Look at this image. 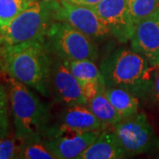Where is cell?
Instances as JSON below:
<instances>
[{
    "instance_id": "6da1fadb",
    "label": "cell",
    "mask_w": 159,
    "mask_h": 159,
    "mask_svg": "<svg viewBox=\"0 0 159 159\" xmlns=\"http://www.w3.org/2000/svg\"><path fill=\"white\" fill-rule=\"evenodd\" d=\"M51 58L45 43L32 42L0 45L2 71L44 97H50L48 77Z\"/></svg>"
},
{
    "instance_id": "7a4b0ae2",
    "label": "cell",
    "mask_w": 159,
    "mask_h": 159,
    "mask_svg": "<svg viewBox=\"0 0 159 159\" xmlns=\"http://www.w3.org/2000/svg\"><path fill=\"white\" fill-rule=\"evenodd\" d=\"M100 70L108 87L121 88L137 97L151 89V71L157 70L134 50L119 48L103 58Z\"/></svg>"
},
{
    "instance_id": "3957f363",
    "label": "cell",
    "mask_w": 159,
    "mask_h": 159,
    "mask_svg": "<svg viewBox=\"0 0 159 159\" xmlns=\"http://www.w3.org/2000/svg\"><path fill=\"white\" fill-rule=\"evenodd\" d=\"M6 81L16 139L23 142L42 138L50 125L49 107L28 86L11 77Z\"/></svg>"
},
{
    "instance_id": "277c9868",
    "label": "cell",
    "mask_w": 159,
    "mask_h": 159,
    "mask_svg": "<svg viewBox=\"0 0 159 159\" xmlns=\"http://www.w3.org/2000/svg\"><path fill=\"white\" fill-rule=\"evenodd\" d=\"M58 0H33L24 11L0 32L1 44L37 42L45 43L55 20Z\"/></svg>"
},
{
    "instance_id": "5b68a950",
    "label": "cell",
    "mask_w": 159,
    "mask_h": 159,
    "mask_svg": "<svg viewBox=\"0 0 159 159\" xmlns=\"http://www.w3.org/2000/svg\"><path fill=\"white\" fill-rule=\"evenodd\" d=\"M49 52L62 60L96 61L98 50L93 39L70 24L56 20L52 24L45 40Z\"/></svg>"
},
{
    "instance_id": "8992f818",
    "label": "cell",
    "mask_w": 159,
    "mask_h": 159,
    "mask_svg": "<svg viewBox=\"0 0 159 159\" xmlns=\"http://www.w3.org/2000/svg\"><path fill=\"white\" fill-rule=\"evenodd\" d=\"M102 130L77 131L59 125H49L43 133V141L56 159L79 157L94 142Z\"/></svg>"
},
{
    "instance_id": "52a82bcc",
    "label": "cell",
    "mask_w": 159,
    "mask_h": 159,
    "mask_svg": "<svg viewBox=\"0 0 159 159\" xmlns=\"http://www.w3.org/2000/svg\"><path fill=\"white\" fill-rule=\"evenodd\" d=\"M114 126V131L126 155L145 153L157 141L153 128L144 113L137 112L122 119Z\"/></svg>"
},
{
    "instance_id": "ba28073f",
    "label": "cell",
    "mask_w": 159,
    "mask_h": 159,
    "mask_svg": "<svg viewBox=\"0 0 159 159\" xmlns=\"http://www.w3.org/2000/svg\"><path fill=\"white\" fill-rule=\"evenodd\" d=\"M55 20L70 24L92 39H103L111 34L107 26L91 7L58 0Z\"/></svg>"
},
{
    "instance_id": "9c48e42d",
    "label": "cell",
    "mask_w": 159,
    "mask_h": 159,
    "mask_svg": "<svg viewBox=\"0 0 159 159\" xmlns=\"http://www.w3.org/2000/svg\"><path fill=\"white\" fill-rule=\"evenodd\" d=\"M51 64L49 77L48 89L50 96L52 94L55 100L64 105H87L81 86L68 68L64 65L62 59L51 54Z\"/></svg>"
},
{
    "instance_id": "30bf717a",
    "label": "cell",
    "mask_w": 159,
    "mask_h": 159,
    "mask_svg": "<svg viewBox=\"0 0 159 159\" xmlns=\"http://www.w3.org/2000/svg\"><path fill=\"white\" fill-rule=\"evenodd\" d=\"M91 8L119 42L130 41L134 25L131 20L126 0H102Z\"/></svg>"
},
{
    "instance_id": "8fae6325",
    "label": "cell",
    "mask_w": 159,
    "mask_h": 159,
    "mask_svg": "<svg viewBox=\"0 0 159 159\" xmlns=\"http://www.w3.org/2000/svg\"><path fill=\"white\" fill-rule=\"evenodd\" d=\"M130 41L132 50L145 57L151 66L159 68V9L135 24Z\"/></svg>"
},
{
    "instance_id": "7c38bea8",
    "label": "cell",
    "mask_w": 159,
    "mask_h": 159,
    "mask_svg": "<svg viewBox=\"0 0 159 159\" xmlns=\"http://www.w3.org/2000/svg\"><path fill=\"white\" fill-rule=\"evenodd\" d=\"M125 156L115 131L103 129L77 159H119Z\"/></svg>"
},
{
    "instance_id": "4fadbf2b",
    "label": "cell",
    "mask_w": 159,
    "mask_h": 159,
    "mask_svg": "<svg viewBox=\"0 0 159 159\" xmlns=\"http://www.w3.org/2000/svg\"><path fill=\"white\" fill-rule=\"evenodd\" d=\"M59 125L82 132L103 130L107 126L87 105H74L65 109L59 116Z\"/></svg>"
},
{
    "instance_id": "5bb4252c",
    "label": "cell",
    "mask_w": 159,
    "mask_h": 159,
    "mask_svg": "<svg viewBox=\"0 0 159 159\" xmlns=\"http://www.w3.org/2000/svg\"><path fill=\"white\" fill-rule=\"evenodd\" d=\"M105 87V82H102L96 96L89 101L87 106L105 125H115L122 118L106 97Z\"/></svg>"
},
{
    "instance_id": "9a60e30c",
    "label": "cell",
    "mask_w": 159,
    "mask_h": 159,
    "mask_svg": "<svg viewBox=\"0 0 159 159\" xmlns=\"http://www.w3.org/2000/svg\"><path fill=\"white\" fill-rule=\"evenodd\" d=\"M105 94L122 119L138 112L140 108L139 99L129 91L121 88L106 86Z\"/></svg>"
},
{
    "instance_id": "2e32d148",
    "label": "cell",
    "mask_w": 159,
    "mask_h": 159,
    "mask_svg": "<svg viewBox=\"0 0 159 159\" xmlns=\"http://www.w3.org/2000/svg\"><path fill=\"white\" fill-rule=\"evenodd\" d=\"M80 83L97 81L103 79L101 70L97 67L95 61L89 59L82 60H62Z\"/></svg>"
},
{
    "instance_id": "e0dca14e",
    "label": "cell",
    "mask_w": 159,
    "mask_h": 159,
    "mask_svg": "<svg viewBox=\"0 0 159 159\" xmlns=\"http://www.w3.org/2000/svg\"><path fill=\"white\" fill-rule=\"evenodd\" d=\"M17 158L22 159H56L47 148L43 138H36L20 142Z\"/></svg>"
},
{
    "instance_id": "ac0fdd59",
    "label": "cell",
    "mask_w": 159,
    "mask_h": 159,
    "mask_svg": "<svg viewBox=\"0 0 159 159\" xmlns=\"http://www.w3.org/2000/svg\"><path fill=\"white\" fill-rule=\"evenodd\" d=\"M33 0H0V32L31 4Z\"/></svg>"
},
{
    "instance_id": "d6986e66",
    "label": "cell",
    "mask_w": 159,
    "mask_h": 159,
    "mask_svg": "<svg viewBox=\"0 0 159 159\" xmlns=\"http://www.w3.org/2000/svg\"><path fill=\"white\" fill-rule=\"evenodd\" d=\"M134 25L149 17L159 9V0H126Z\"/></svg>"
},
{
    "instance_id": "ffe728a7",
    "label": "cell",
    "mask_w": 159,
    "mask_h": 159,
    "mask_svg": "<svg viewBox=\"0 0 159 159\" xmlns=\"http://www.w3.org/2000/svg\"><path fill=\"white\" fill-rule=\"evenodd\" d=\"M10 100L8 89L0 83V139L10 137Z\"/></svg>"
},
{
    "instance_id": "44dd1931",
    "label": "cell",
    "mask_w": 159,
    "mask_h": 159,
    "mask_svg": "<svg viewBox=\"0 0 159 159\" xmlns=\"http://www.w3.org/2000/svg\"><path fill=\"white\" fill-rule=\"evenodd\" d=\"M19 145L12 138L0 139V159L17 158Z\"/></svg>"
},
{
    "instance_id": "7402d4cb",
    "label": "cell",
    "mask_w": 159,
    "mask_h": 159,
    "mask_svg": "<svg viewBox=\"0 0 159 159\" xmlns=\"http://www.w3.org/2000/svg\"><path fill=\"white\" fill-rule=\"evenodd\" d=\"M151 92L153 93L154 97L157 100H159V68H157V72L155 79H154L153 82H152Z\"/></svg>"
},
{
    "instance_id": "603a6c76",
    "label": "cell",
    "mask_w": 159,
    "mask_h": 159,
    "mask_svg": "<svg viewBox=\"0 0 159 159\" xmlns=\"http://www.w3.org/2000/svg\"><path fill=\"white\" fill-rule=\"evenodd\" d=\"M65 1H68V2L74 3V4H76V5H80V6L91 7V6H94L97 5L102 0H65Z\"/></svg>"
},
{
    "instance_id": "cb8c5ba5",
    "label": "cell",
    "mask_w": 159,
    "mask_h": 159,
    "mask_svg": "<svg viewBox=\"0 0 159 159\" xmlns=\"http://www.w3.org/2000/svg\"><path fill=\"white\" fill-rule=\"evenodd\" d=\"M2 69H1V59H0V71H1Z\"/></svg>"
}]
</instances>
